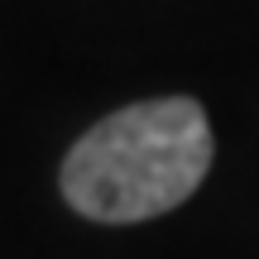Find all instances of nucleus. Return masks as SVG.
<instances>
[{
	"instance_id": "nucleus-1",
	"label": "nucleus",
	"mask_w": 259,
	"mask_h": 259,
	"mask_svg": "<svg viewBox=\"0 0 259 259\" xmlns=\"http://www.w3.org/2000/svg\"><path fill=\"white\" fill-rule=\"evenodd\" d=\"M211 154V125L192 96L139 101L106 115L72 144L63 163V197L106 226L149 221L202 187Z\"/></svg>"
}]
</instances>
